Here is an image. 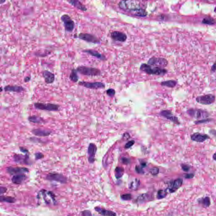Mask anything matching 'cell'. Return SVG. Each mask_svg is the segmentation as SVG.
I'll return each mask as SVG.
<instances>
[{
	"mask_svg": "<svg viewBox=\"0 0 216 216\" xmlns=\"http://www.w3.org/2000/svg\"><path fill=\"white\" fill-rule=\"evenodd\" d=\"M140 69L143 72L150 75L163 76L168 72V70L164 68L154 66L146 63L142 64Z\"/></svg>",
	"mask_w": 216,
	"mask_h": 216,
	"instance_id": "cell-1",
	"label": "cell"
},
{
	"mask_svg": "<svg viewBox=\"0 0 216 216\" xmlns=\"http://www.w3.org/2000/svg\"><path fill=\"white\" fill-rule=\"evenodd\" d=\"M118 5L121 9L131 14L141 8L139 2L135 0H122Z\"/></svg>",
	"mask_w": 216,
	"mask_h": 216,
	"instance_id": "cell-2",
	"label": "cell"
},
{
	"mask_svg": "<svg viewBox=\"0 0 216 216\" xmlns=\"http://www.w3.org/2000/svg\"><path fill=\"white\" fill-rule=\"evenodd\" d=\"M76 70L79 73L84 76L96 77L100 76L101 74V70L99 69L86 66H79Z\"/></svg>",
	"mask_w": 216,
	"mask_h": 216,
	"instance_id": "cell-3",
	"label": "cell"
},
{
	"mask_svg": "<svg viewBox=\"0 0 216 216\" xmlns=\"http://www.w3.org/2000/svg\"><path fill=\"white\" fill-rule=\"evenodd\" d=\"M187 113L189 116L198 120L207 118L209 116V114L208 112L201 108H189L187 110Z\"/></svg>",
	"mask_w": 216,
	"mask_h": 216,
	"instance_id": "cell-4",
	"label": "cell"
},
{
	"mask_svg": "<svg viewBox=\"0 0 216 216\" xmlns=\"http://www.w3.org/2000/svg\"><path fill=\"white\" fill-rule=\"evenodd\" d=\"M35 108L38 110L49 112H57L59 110L60 106L54 104H44L42 103L36 102L33 104Z\"/></svg>",
	"mask_w": 216,
	"mask_h": 216,
	"instance_id": "cell-5",
	"label": "cell"
},
{
	"mask_svg": "<svg viewBox=\"0 0 216 216\" xmlns=\"http://www.w3.org/2000/svg\"><path fill=\"white\" fill-rule=\"evenodd\" d=\"M60 19L63 22L66 32L68 33L72 32L75 27V24L70 16L67 14H64Z\"/></svg>",
	"mask_w": 216,
	"mask_h": 216,
	"instance_id": "cell-6",
	"label": "cell"
},
{
	"mask_svg": "<svg viewBox=\"0 0 216 216\" xmlns=\"http://www.w3.org/2000/svg\"><path fill=\"white\" fill-rule=\"evenodd\" d=\"M45 179L49 181H55L62 184L67 183V178L64 175L59 173L51 172L48 173L45 177Z\"/></svg>",
	"mask_w": 216,
	"mask_h": 216,
	"instance_id": "cell-7",
	"label": "cell"
},
{
	"mask_svg": "<svg viewBox=\"0 0 216 216\" xmlns=\"http://www.w3.org/2000/svg\"><path fill=\"white\" fill-rule=\"evenodd\" d=\"M74 38H78L79 40L86 41L88 43L95 44L100 43V41L97 37L89 33H80L77 35L74 36Z\"/></svg>",
	"mask_w": 216,
	"mask_h": 216,
	"instance_id": "cell-8",
	"label": "cell"
},
{
	"mask_svg": "<svg viewBox=\"0 0 216 216\" xmlns=\"http://www.w3.org/2000/svg\"><path fill=\"white\" fill-rule=\"evenodd\" d=\"M38 193L42 196L46 204H50L51 203L50 200H51L53 202L54 205L56 204L57 201L55 199L56 196L55 193L52 191H47L44 189H42Z\"/></svg>",
	"mask_w": 216,
	"mask_h": 216,
	"instance_id": "cell-9",
	"label": "cell"
},
{
	"mask_svg": "<svg viewBox=\"0 0 216 216\" xmlns=\"http://www.w3.org/2000/svg\"><path fill=\"white\" fill-rule=\"evenodd\" d=\"M215 96L211 94L198 96L195 99L197 102L204 105L212 104L215 101Z\"/></svg>",
	"mask_w": 216,
	"mask_h": 216,
	"instance_id": "cell-10",
	"label": "cell"
},
{
	"mask_svg": "<svg viewBox=\"0 0 216 216\" xmlns=\"http://www.w3.org/2000/svg\"><path fill=\"white\" fill-rule=\"evenodd\" d=\"M168 61L165 58L153 57L149 59L147 64L154 66L164 68L168 65Z\"/></svg>",
	"mask_w": 216,
	"mask_h": 216,
	"instance_id": "cell-11",
	"label": "cell"
},
{
	"mask_svg": "<svg viewBox=\"0 0 216 216\" xmlns=\"http://www.w3.org/2000/svg\"><path fill=\"white\" fill-rule=\"evenodd\" d=\"M78 85L89 89H103L105 88V84L99 81L88 82L85 81H80L78 82Z\"/></svg>",
	"mask_w": 216,
	"mask_h": 216,
	"instance_id": "cell-12",
	"label": "cell"
},
{
	"mask_svg": "<svg viewBox=\"0 0 216 216\" xmlns=\"http://www.w3.org/2000/svg\"><path fill=\"white\" fill-rule=\"evenodd\" d=\"M183 180L182 179L178 178L169 182L167 188L165 189L169 193H174L180 189L183 184Z\"/></svg>",
	"mask_w": 216,
	"mask_h": 216,
	"instance_id": "cell-13",
	"label": "cell"
},
{
	"mask_svg": "<svg viewBox=\"0 0 216 216\" xmlns=\"http://www.w3.org/2000/svg\"><path fill=\"white\" fill-rule=\"evenodd\" d=\"M30 153L25 154V155L22 154H15L13 156L14 160L15 163L24 165H30L31 164L30 161Z\"/></svg>",
	"mask_w": 216,
	"mask_h": 216,
	"instance_id": "cell-14",
	"label": "cell"
},
{
	"mask_svg": "<svg viewBox=\"0 0 216 216\" xmlns=\"http://www.w3.org/2000/svg\"><path fill=\"white\" fill-rule=\"evenodd\" d=\"M6 171L10 175H14L21 173H28L29 172L28 169L21 167L9 166L6 168Z\"/></svg>",
	"mask_w": 216,
	"mask_h": 216,
	"instance_id": "cell-15",
	"label": "cell"
},
{
	"mask_svg": "<svg viewBox=\"0 0 216 216\" xmlns=\"http://www.w3.org/2000/svg\"><path fill=\"white\" fill-rule=\"evenodd\" d=\"M159 115L162 117L173 122L174 124L178 125L180 124V122L179 121L178 118L175 115H173L171 111L169 110L161 111L160 112Z\"/></svg>",
	"mask_w": 216,
	"mask_h": 216,
	"instance_id": "cell-16",
	"label": "cell"
},
{
	"mask_svg": "<svg viewBox=\"0 0 216 216\" xmlns=\"http://www.w3.org/2000/svg\"><path fill=\"white\" fill-rule=\"evenodd\" d=\"M97 150V148L96 144L92 143L89 144L88 150V161L90 164L94 163Z\"/></svg>",
	"mask_w": 216,
	"mask_h": 216,
	"instance_id": "cell-17",
	"label": "cell"
},
{
	"mask_svg": "<svg viewBox=\"0 0 216 216\" xmlns=\"http://www.w3.org/2000/svg\"><path fill=\"white\" fill-rule=\"evenodd\" d=\"M191 138L193 142L198 143H203L209 139L210 138L207 134H201L197 132L192 134Z\"/></svg>",
	"mask_w": 216,
	"mask_h": 216,
	"instance_id": "cell-18",
	"label": "cell"
},
{
	"mask_svg": "<svg viewBox=\"0 0 216 216\" xmlns=\"http://www.w3.org/2000/svg\"><path fill=\"white\" fill-rule=\"evenodd\" d=\"M31 133L35 136L39 137H46L52 134V131L50 130L42 128L33 129L31 131Z\"/></svg>",
	"mask_w": 216,
	"mask_h": 216,
	"instance_id": "cell-19",
	"label": "cell"
},
{
	"mask_svg": "<svg viewBox=\"0 0 216 216\" xmlns=\"http://www.w3.org/2000/svg\"><path fill=\"white\" fill-rule=\"evenodd\" d=\"M111 36L112 40L119 42H125L127 39V35L125 33L118 31L112 32L111 34Z\"/></svg>",
	"mask_w": 216,
	"mask_h": 216,
	"instance_id": "cell-20",
	"label": "cell"
},
{
	"mask_svg": "<svg viewBox=\"0 0 216 216\" xmlns=\"http://www.w3.org/2000/svg\"><path fill=\"white\" fill-rule=\"evenodd\" d=\"M42 76L44 78V81L47 84H51L54 82L55 80V75L52 72L47 70H45L42 72Z\"/></svg>",
	"mask_w": 216,
	"mask_h": 216,
	"instance_id": "cell-21",
	"label": "cell"
},
{
	"mask_svg": "<svg viewBox=\"0 0 216 216\" xmlns=\"http://www.w3.org/2000/svg\"><path fill=\"white\" fill-rule=\"evenodd\" d=\"M4 90L5 92H10L21 93L25 90V89L22 86L17 85H8L4 88Z\"/></svg>",
	"mask_w": 216,
	"mask_h": 216,
	"instance_id": "cell-22",
	"label": "cell"
},
{
	"mask_svg": "<svg viewBox=\"0 0 216 216\" xmlns=\"http://www.w3.org/2000/svg\"><path fill=\"white\" fill-rule=\"evenodd\" d=\"M67 1L69 4L79 10L83 12L87 11V8L79 0H67Z\"/></svg>",
	"mask_w": 216,
	"mask_h": 216,
	"instance_id": "cell-23",
	"label": "cell"
},
{
	"mask_svg": "<svg viewBox=\"0 0 216 216\" xmlns=\"http://www.w3.org/2000/svg\"><path fill=\"white\" fill-rule=\"evenodd\" d=\"M27 179V176L25 173L16 174L12 176V182L15 184H21L23 183Z\"/></svg>",
	"mask_w": 216,
	"mask_h": 216,
	"instance_id": "cell-24",
	"label": "cell"
},
{
	"mask_svg": "<svg viewBox=\"0 0 216 216\" xmlns=\"http://www.w3.org/2000/svg\"><path fill=\"white\" fill-rule=\"evenodd\" d=\"M82 51L84 53L88 54L89 55L94 57L95 58H97V59L102 60V61H105V60H106V58L105 56V55L99 53V52L96 51V50H82Z\"/></svg>",
	"mask_w": 216,
	"mask_h": 216,
	"instance_id": "cell-25",
	"label": "cell"
},
{
	"mask_svg": "<svg viewBox=\"0 0 216 216\" xmlns=\"http://www.w3.org/2000/svg\"><path fill=\"white\" fill-rule=\"evenodd\" d=\"M197 202L199 205L204 208L209 207L211 204V199L209 196L199 198L198 199Z\"/></svg>",
	"mask_w": 216,
	"mask_h": 216,
	"instance_id": "cell-26",
	"label": "cell"
},
{
	"mask_svg": "<svg viewBox=\"0 0 216 216\" xmlns=\"http://www.w3.org/2000/svg\"><path fill=\"white\" fill-rule=\"evenodd\" d=\"M95 211L98 212L99 214L101 215L115 216H116V214L111 211L106 210L103 208L100 207H96L95 208Z\"/></svg>",
	"mask_w": 216,
	"mask_h": 216,
	"instance_id": "cell-27",
	"label": "cell"
},
{
	"mask_svg": "<svg viewBox=\"0 0 216 216\" xmlns=\"http://www.w3.org/2000/svg\"><path fill=\"white\" fill-rule=\"evenodd\" d=\"M28 120L35 124L44 123L45 121L43 118L36 115H32L28 117Z\"/></svg>",
	"mask_w": 216,
	"mask_h": 216,
	"instance_id": "cell-28",
	"label": "cell"
},
{
	"mask_svg": "<svg viewBox=\"0 0 216 216\" xmlns=\"http://www.w3.org/2000/svg\"><path fill=\"white\" fill-rule=\"evenodd\" d=\"M177 82L176 80H170L162 81L161 85L163 87H167L169 88H173L176 85Z\"/></svg>",
	"mask_w": 216,
	"mask_h": 216,
	"instance_id": "cell-29",
	"label": "cell"
},
{
	"mask_svg": "<svg viewBox=\"0 0 216 216\" xmlns=\"http://www.w3.org/2000/svg\"><path fill=\"white\" fill-rule=\"evenodd\" d=\"M1 202H6L9 203H14L16 201V199L11 196H5L1 195L0 196Z\"/></svg>",
	"mask_w": 216,
	"mask_h": 216,
	"instance_id": "cell-30",
	"label": "cell"
},
{
	"mask_svg": "<svg viewBox=\"0 0 216 216\" xmlns=\"http://www.w3.org/2000/svg\"><path fill=\"white\" fill-rule=\"evenodd\" d=\"M77 71L76 69H73L71 70V72L69 75V79L72 82H77L79 79V76L77 74Z\"/></svg>",
	"mask_w": 216,
	"mask_h": 216,
	"instance_id": "cell-31",
	"label": "cell"
},
{
	"mask_svg": "<svg viewBox=\"0 0 216 216\" xmlns=\"http://www.w3.org/2000/svg\"><path fill=\"white\" fill-rule=\"evenodd\" d=\"M140 185V181L138 179H136L131 182L129 188L132 190H136Z\"/></svg>",
	"mask_w": 216,
	"mask_h": 216,
	"instance_id": "cell-32",
	"label": "cell"
},
{
	"mask_svg": "<svg viewBox=\"0 0 216 216\" xmlns=\"http://www.w3.org/2000/svg\"><path fill=\"white\" fill-rule=\"evenodd\" d=\"M124 169L123 168L119 167H117L115 170V175L117 179H119L122 177L123 175Z\"/></svg>",
	"mask_w": 216,
	"mask_h": 216,
	"instance_id": "cell-33",
	"label": "cell"
},
{
	"mask_svg": "<svg viewBox=\"0 0 216 216\" xmlns=\"http://www.w3.org/2000/svg\"><path fill=\"white\" fill-rule=\"evenodd\" d=\"M167 194L168 192L166 190H159V191H158L157 198L158 199H163V198H165L167 195Z\"/></svg>",
	"mask_w": 216,
	"mask_h": 216,
	"instance_id": "cell-34",
	"label": "cell"
},
{
	"mask_svg": "<svg viewBox=\"0 0 216 216\" xmlns=\"http://www.w3.org/2000/svg\"><path fill=\"white\" fill-rule=\"evenodd\" d=\"M202 22L203 24L212 25L216 23V21L212 18L208 17L203 19V20Z\"/></svg>",
	"mask_w": 216,
	"mask_h": 216,
	"instance_id": "cell-35",
	"label": "cell"
},
{
	"mask_svg": "<svg viewBox=\"0 0 216 216\" xmlns=\"http://www.w3.org/2000/svg\"><path fill=\"white\" fill-rule=\"evenodd\" d=\"M212 120V119L211 118H206L203 119H200L195 121L194 123L195 125H199V124H202L204 123H207L209 122H211Z\"/></svg>",
	"mask_w": 216,
	"mask_h": 216,
	"instance_id": "cell-36",
	"label": "cell"
},
{
	"mask_svg": "<svg viewBox=\"0 0 216 216\" xmlns=\"http://www.w3.org/2000/svg\"><path fill=\"white\" fill-rule=\"evenodd\" d=\"M106 93L107 96H108L109 97H111V98H113L115 96V94H116V91H115V89H112V88H110V89H108L106 90Z\"/></svg>",
	"mask_w": 216,
	"mask_h": 216,
	"instance_id": "cell-37",
	"label": "cell"
},
{
	"mask_svg": "<svg viewBox=\"0 0 216 216\" xmlns=\"http://www.w3.org/2000/svg\"><path fill=\"white\" fill-rule=\"evenodd\" d=\"M149 195H148L147 194H143L142 195H140L138 198V200L139 201V202H143V201H147L148 199H149Z\"/></svg>",
	"mask_w": 216,
	"mask_h": 216,
	"instance_id": "cell-38",
	"label": "cell"
},
{
	"mask_svg": "<svg viewBox=\"0 0 216 216\" xmlns=\"http://www.w3.org/2000/svg\"><path fill=\"white\" fill-rule=\"evenodd\" d=\"M181 167L183 172H188L191 169V166L189 165L186 164H182L181 165Z\"/></svg>",
	"mask_w": 216,
	"mask_h": 216,
	"instance_id": "cell-39",
	"label": "cell"
},
{
	"mask_svg": "<svg viewBox=\"0 0 216 216\" xmlns=\"http://www.w3.org/2000/svg\"><path fill=\"white\" fill-rule=\"evenodd\" d=\"M121 198L124 201H129V200H131L132 196L131 194L127 193V194L122 195L121 196Z\"/></svg>",
	"mask_w": 216,
	"mask_h": 216,
	"instance_id": "cell-40",
	"label": "cell"
},
{
	"mask_svg": "<svg viewBox=\"0 0 216 216\" xmlns=\"http://www.w3.org/2000/svg\"><path fill=\"white\" fill-rule=\"evenodd\" d=\"M159 172V169L157 167H154L150 170V173L153 175L155 176L158 174Z\"/></svg>",
	"mask_w": 216,
	"mask_h": 216,
	"instance_id": "cell-41",
	"label": "cell"
},
{
	"mask_svg": "<svg viewBox=\"0 0 216 216\" xmlns=\"http://www.w3.org/2000/svg\"><path fill=\"white\" fill-rule=\"evenodd\" d=\"M44 157V155L41 153L38 152L35 154V160L36 161L42 159Z\"/></svg>",
	"mask_w": 216,
	"mask_h": 216,
	"instance_id": "cell-42",
	"label": "cell"
},
{
	"mask_svg": "<svg viewBox=\"0 0 216 216\" xmlns=\"http://www.w3.org/2000/svg\"><path fill=\"white\" fill-rule=\"evenodd\" d=\"M142 169L143 167L142 166L140 167L137 165L135 168V171L137 173H139V174H143L144 173V171H143Z\"/></svg>",
	"mask_w": 216,
	"mask_h": 216,
	"instance_id": "cell-43",
	"label": "cell"
},
{
	"mask_svg": "<svg viewBox=\"0 0 216 216\" xmlns=\"http://www.w3.org/2000/svg\"><path fill=\"white\" fill-rule=\"evenodd\" d=\"M134 144H135V141L134 140L129 141L125 144V149H129L133 146Z\"/></svg>",
	"mask_w": 216,
	"mask_h": 216,
	"instance_id": "cell-44",
	"label": "cell"
},
{
	"mask_svg": "<svg viewBox=\"0 0 216 216\" xmlns=\"http://www.w3.org/2000/svg\"><path fill=\"white\" fill-rule=\"evenodd\" d=\"M195 174L193 173H185L184 176V178L186 179H192L194 177Z\"/></svg>",
	"mask_w": 216,
	"mask_h": 216,
	"instance_id": "cell-45",
	"label": "cell"
},
{
	"mask_svg": "<svg viewBox=\"0 0 216 216\" xmlns=\"http://www.w3.org/2000/svg\"><path fill=\"white\" fill-rule=\"evenodd\" d=\"M81 215L85 216H92L91 212L89 210H85L81 212Z\"/></svg>",
	"mask_w": 216,
	"mask_h": 216,
	"instance_id": "cell-46",
	"label": "cell"
},
{
	"mask_svg": "<svg viewBox=\"0 0 216 216\" xmlns=\"http://www.w3.org/2000/svg\"><path fill=\"white\" fill-rule=\"evenodd\" d=\"M7 191V188H6L5 187L1 186V188H0V195H1L4 194Z\"/></svg>",
	"mask_w": 216,
	"mask_h": 216,
	"instance_id": "cell-47",
	"label": "cell"
},
{
	"mask_svg": "<svg viewBox=\"0 0 216 216\" xmlns=\"http://www.w3.org/2000/svg\"><path fill=\"white\" fill-rule=\"evenodd\" d=\"M20 150L22 153H25V154H28V153H30L28 150L24 147L21 146V147H20Z\"/></svg>",
	"mask_w": 216,
	"mask_h": 216,
	"instance_id": "cell-48",
	"label": "cell"
},
{
	"mask_svg": "<svg viewBox=\"0 0 216 216\" xmlns=\"http://www.w3.org/2000/svg\"><path fill=\"white\" fill-rule=\"evenodd\" d=\"M122 163L125 165H127L130 163V160L127 158L123 157L122 158Z\"/></svg>",
	"mask_w": 216,
	"mask_h": 216,
	"instance_id": "cell-49",
	"label": "cell"
},
{
	"mask_svg": "<svg viewBox=\"0 0 216 216\" xmlns=\"http://www.w3.org/2000/svg\"><path fill=\"white\" fill-rule=\"evenodd\" d=\"M211 72L214 73L216 70V61L214 63L211 69Z\"/></svg>",
	"mask_w": 216,
	"mask_h": 216,
	"instance_id": "cell-50",
	"label": "cell"
},
{
	"mask_svg": "<svg viewBox=\"0 0 216 216\" xmlns=\"http://www.w3.org/2000/svg\"><path fill=\"white\" fill-rule=\"evenodd\" d=\"M31 80V77L30 76H27L25 77L24 79V81L25 83L29 82Z\"/></svg>",
	"mask_w": 216,
	"mask_h": 216,
	"instance_id": "cell-51",
	"label": "cell"
},
{
	"mask_svg": "<svg viewBox=\"0 0 216 216\" xmlns=\"http://www.w3.org/2000/svg\"><path fill=\"white\" fill-rule=\"evenodd\" d=\"M209 133H210V134H212V135L216 137V130L211 129V130L209 131Z\"/></svg>",
	"mask_w": 216,
	"mask_h": 216,
	"instance_id": "cell-52",
	"label": "cell"
},
{
	"mask_svg": "<svg viewBox=\"0 0 216 216\" xmlns=\"http://www.w3.org/2000/svg\"><path fill=\"white\" fill-rule=\"evenodd\" d=\"M130 136L128 133H126L124 134L123 138L124 139H128L129 138Z\"/></svg>",
	"mask_w": 216,
	"mask_h": 216,
	"instance_id": "cell-53",
	"label": "cell"
},
{
	"mask_svg": "<svg viewBox=\"0 0 216 216\" xmlns=\"http://www.w3.org/2000/svg\"><path fill=\"white\" fill-rule=\"evenodd\" d=\"M213 159L216 162V152L213 154L212 156Z\"/></svg>",
	"mask_w": 216,
	"mask_h": 216,
	"instance_id": "cell-54",
	"label": "cell"
},
{
	"mask_svg": "<svg viewBox=\"0 0 216 216\" xmlns=\"http://www.w3.org/2000/svg\"><path fill=\"white\" fill-rule=\"evenodd\" d=\"M6 2V0H1V2H0V3L1 4H4L5 2Z\"/></svg>",
	"mask_w": 216,
	"mask_h": 216,
	"instance_id": "cell-55",
	"label": "cell"
},
{
	"mask_svg": "<svg viewBox=\"0 0 216 216\" xmlns=\"http://www.w3.org/2000/svg\"><path fill=\"white\" fill-rule=\"evenodd\" d=\"M3 91V89H2V87H1V92H2Z\"/></svg>",
	"mask_w": 216,
	"mask_h": 216,
	"instance_id": "cell-56",
	"label": "cell"
}]
</instances>
